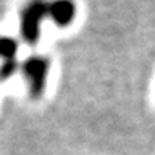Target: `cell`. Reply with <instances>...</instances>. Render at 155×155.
<instances>
[{
    "mask_svg": "<svg viewBox=\"0 0 155 155\" xmlns=\"http://www.w3.org/2000/svg\"><path fill=\"white\" fill-rule=\"evenodd\" d=\"M49 3L45 0H32L21 11V37L27 45H35L40 40L41 21L48 16Z\"/></svg>",
    "mask_w": 155,
    "mask_h": 155,
    "instance_id": "6da1fadb",
    "label": "cell"
},
{
    "mask_svg": "<svg viewBox=\"0 0 155 155\" xmlns=\"http://www.w3.org/2000/svg\"><path fill=\"white\" fill-rule=\"evenodd\" d=\"M48 71L49 60L41 55H32L22 63V73L27 81V86H29V94L35 100L40 98L46 90Z\"/></svg>",
    "mask_w": 155,
    "mask_h": 155,
    "instance_id": "7a4b0ae2",
    "label": "cell"
},
{
    "mask_svg": "<svg viewBox=\"0 0 155 155\" xmlns=\"http://www.w3.org/2000/svg\"><path fill=\"white\" fill-rule=\"evenodd\" d=\"M48 16L57 27H68L76 16V5L73 0H54L49 3Z\"/></svg>",
    "mask_w": 155,
    "mask_h": 155,
    "instance_id": "3957f363",
    "label": "cell"
},
{
    "mask_svg": "<svg viewBox=\"0 0 155 155\" xmlns=\"http://www.w3.org/2000/svg\"><path fill=\"white\" fill-rule=\"evenodd\" d=\"M18 54V43L13 38L0 37V57L3 60H13Z\"/></svg>",
    "mask_w": 155,
    "mask_h": 155,
    "instance_id": "277c9868",
    "label": "cell"
},
{
    "mask_svg": "<svg viewBox=\"0 0 155 155\" xmlns=\"http://www.w3.org/2000/svg\"><path fill=\"white\" fill-rule=\"evenodd\" d=\"M18 68H19V65H18L16 59L3 60L2 65H0V81H6V79H10V78H13L16 74Z\"/></svg>",
    "mask_w": 155,
    "mask_h": 155,
    "instance_id": "5b68a950",
    "label": "cell"
}]
</instances>
